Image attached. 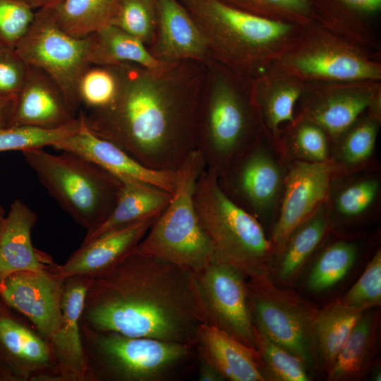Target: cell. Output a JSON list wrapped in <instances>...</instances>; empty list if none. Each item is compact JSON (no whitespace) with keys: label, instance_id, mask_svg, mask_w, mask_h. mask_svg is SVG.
Segmentation results:
<instances>
[{"label":"cell","instance_id":"obj_1","mask_svg":"<svg viewBox=\"0 0 381 381\" xmlns=\"http://www.w3.org/2000/svg\"><path fill=\"white\" fill-rule=\"evenodd\" d=\"M120 86L104 107L78 114L95 135L154 170L176 171L196 150L206 64L184 60L151 69L117 65Z\"/></svg>","mask_w":381,"mask_h":381},{"label":"cell","instance_id":"obj_2","mask_svg":"<svg viewBox=\"0 0 381 381\" xmlns=\"http://www.w3.org/2000/svg\"><path fill=\"white\" fill-rule=\"evenodd\" d=\"M80 323L94 330L195 346L207 315L193 271L136 250L91 278Z\"/></svg>","mask_w":381,"mask_h":381},{"label":"cell","instance_id":"obj_3","mask_svg":"<svg viewBox=\"0 0 381 381\" xmlns=\"http://www.w3.org/2000/svg\"><path fill=\"white\" fill-rule=\"evenodd\" d=\"M201 90L196 150L218 176L265 132L252 79L211 59Z\"/></svg>","mask_w":381,"mask_h":381},{"label":"cell","instance_id":"obj_4","mask_svg":"<svg viewBox=\"0 0 381 381\" xmlns=\"http://www.w3.org/2000/svg\"><path fill=\"white\" fill-rule=\"evenodd\" d=\"M193 19L212 59L253 79L291 44L303 25L253 15L219 0H178Z\"/></svg>","mask_w":381,"mask_h":381},{"label":"cell","instance_id":"obj_5","mask_svg":"<svg viewBox=\"0 0 381 381\" xmlns=\"http://www.w3.org/2000/svg\"><path fill=\"white\" fill-rule=\"evenodd\" d=\"M193 203L214 260L233 266L247 279L270 275L274 254L264 226L227 196L215 172L205 168L200 173Z\"/></svg>","mask_w":381,"mask_h":381},{"label":"cell","instance_id":"obj_6","mask_svg":"<svg viewBox=\"0 0 381 381\" xmlns=\"http://www.w3.org/2000/svg\"><path fill=\"white\" fill-rule=\"evenodd\" d=\"M80 328L87 381L174 380L197 355L195 346Z\"/></svg>","mask_w":381,"mask_h":381},{"label":"cell","instance_id":"obj_7","mask_svg":"<svg viewBox=\"0 0 381 381\" xmlns=\"http://www.w3.org/2000/svg\"><path fill=\"white\" fill-rule=\"evenodd\" d=\"M48 193L88 235L114 210L121 181L95 162L72 152L54 155L32 148L22 152Z\"/></svg>","mask_w":381,"mask_h":381},{"label":"cell","instance_id":"obj_8","mask_svg":"<svg viewBox=\"0 0 381 381\" xmlns=\"http://www.w3.org/2000/svg\"><path fill=\"white\" fill-rule=\"evenodd\" d=\"M205 168L198 150L176 170L171 199L138 246L137 251L197 272L214 260L212 245L193 203L195 182Z\"/></svg>","mask_w":381,"mask_h":381},{"label":"cell","instance_id":"obj_9","mask_svg":"<svg viewBox=\"0 0 381 381\" xmlns=\"http://www.w3.org/2000/svg\"><path fill=\"white\" fill-rule=\"evenodd\" d=\"M303 81H381V54L353 44L313 20L272 63Z\"/></svg>","mask_w":381,"mask_h":381},{"label":"cell","instance_id":"obj_10","mask_svg":"<svg viewBox=\"0 0 381 381\" xmlns=\"http://www.w3.org/2000/svg\"><path fill=\"white\" fill-rule=\"evenodd\" d=\"M248 296L254 326L269 339L318 368L313 323L318 309L270 275L247 279Z\"/></svg>","mask_w":381,"mask_h":381},{"label":"cell","instance_id":"obj_11","mask_svg":"<svg viewBox=\"0 0 381 381\" xmlns=\"http://www.w3.org/2000/svg\"><path fill=\"white\" fill-rule=\"evenodd\" d=\"M286 162L266 131L217 176L218 181L227 196L262 226L270 220L274 223Z\"/></svg>","mask_w":381,"mask_h":381},{"label":"cell","instance_id":"obj_12","mask_svg":"<svg viewBox=\"0 0 381 381\" xmlns=\"http://www.w3.org/2000/svg\"><path fill=\"white\" fill-rule=\"evenodd\" d=\"M90 36L68 34L57 24L53 8H45L35 12L30 26L15 48L28 65L56 83L77 114L80 105L76 87L82 71L90 63Z\"/></svg>","mask_w":381,"mask_h":381},{"label":"cell","instance_id":"obj_13","mask_svg":"<svg viewBox=\"0 0 381 381\" xmlns=\"http://www.w3.org/2000/svg\"><path fill=\"white\" fill-rule=\"evenodd\" d=\"M295 116L319 126L332 146L370 107L381 103V81H304Z\"/></svg>","mask_w":381,"mask_h":381},{"label":"cell","instance_id":"obj_14","mask_svg":"<svg viewBox=\"0 0 381 381\" xmlns=\"http://www.w3.org/2000/svg\"><path fill=\"white\" fill-rule=\"evenodd\" d=\"M340 174L332 161L287 160L279 206L269 236L274 257L291 233L327 202L332 181Z\"/></svg>","mask_w":381,"mask_h":381},{"label":"cell","instance_id":"obj_15","mask_svg":"<svg viewBox=\"0 0 381 381\" xmlns=\"http://www.w3.org/2000/svg\"><path fill=\"white\" fill-rule=\"evenodd\" d=\"M195 273L207 323L258 351L248 279L233 266L217 260Z\"/></svg>","mask_w":381,"mask_h":381},{"label":"cell","instance_id":"obj_16","mask_svg":"<svg viewBox=\"0 0 381 381\" xmlns=\"http://www.w3.org/2000/svg\"><path fill=\"white\" fill-rule=\"evenodd\" d=\"M0 381H63L50 341L9 307L0 309Z\"/></svg>","mask_w":381,"mask_h":381},{"label":"cell","instance_id":"obj_17","mask_svg":"<svg viewBox=\"0 0 381 381\" xmlns=\"http://www.w3.org/2000/svg\"><path fill=\"white\" fill-rule=\"evenodd\" d=\"M57 266L15 272L0 282V296L4 303L24 316L49 341L59 330L62 320L65 278Z\"/></svg>","mask_w":381,"mask_h":381},{"label":"cell","instance_id":"obj_18","mask_svg":"<svg viewBox=\"0 0 381 381\" xmlns=\"http://www.w3.org/2000/svg\"><path fill=\"white\" fill-rule=\"evenodd\" d=\"M79 130L52 147L78 154L106 169L120 179H129L147 182L170 193L176 186V171L149 169L132 158L113 143L93 133L82 117Z\"/></svg>","mask_w":381,"mask_h":381},{"label":"cell","instance_id":"obj_19","mask_svg":"<svg viewBox=\"0 0 381 381\" xmlns=\"http://www.w3.org/2000/svg\"><path fill=\"white\" fill-rule=\"evenodd\" d=\"M157 24L147 47L158 61L169 64L184 60L207 64L212 58L196 23L178 0H155Z\"/></svg>","mask_w":381,"mask_h":381},{"label":"cell","instance_id":"obj_20","mask_svg":"<svg viewBox=\"0 0 381 381\" xmlns=\"http://www.w3.org/2000/svg\"><path fill=\"white\" fill-rule=\"evenodd\" d=\"M78 121V115L56 83L42 70L29 65L10 126L59 129Z\"/></svg>","mask_w":381,"mask_h":381},{"label":"cell","instance_id":"obj_21","mask_svg":"<svg viewBox=\"0 0 381 381\" xmlns=\"http://www.w3.org/2000/svg\"><path fill=\"white\" fill-rule=\"evenodd\" d=\"M158 217L141 220L82 243L64 264L58 265L59 272L64 278H93L114 269L137 250L138 244Z\"/></svg>","mask_w":381,"mask_h":381},{"label":"cell","instance_id":"obj_22","mask_svg":"<svg viewBox=\"0 0 381 381\" xmlns=\"http://www.w3.org/2000/svg\"><path fill=\"white\" fill-rule=\"evenodd\" d=\"M91 278H65L61 302L62 320L49 341L63 381H87L80 321Z\"/></svg>","mask_w":381,"mask_h":381},{"label":"cell","instance_id":"obj_23","mask_svg":"<svg viewBox=\"0 0 381 381\" xmlns=\"http://www.w3.org/2000/svg\"><path fill=\"white\" fill-rule=\"evenodd\" d=\"M37 222L31 208L20 199L13 200L0 232V282L15 272L40 271L56 265L32 245V231Z\"/></svg>","mask_w":381,"mask_h":381},{"label":"cell","instance_id":"obj_24","mask_svg":"<svg viewBox=\"0 0 381 381\" xmlns=\"http://www.w3.org/2000/svg\"><path fill=\"white\" fill-rule=\"evenodd\" d=\"M197 356L213 365L230 381H265L258 351L207 323L199 327Z\"/></svg>","mask_w":381,"mask_h":381},{"label":"cell","instance_id":"obj_25","mask_svg":"<svg viewBox=\"0 0 381 381\" xmlns=\"http://www.w3.org/2000/svg\"><path fill=\"white\" fill-rule=\"evenodd\" d=\"M304 81L271 64L252 79L253 92L266 131L278 143L282 125L294 121Z\"/></svg>","mask_w":381,"mask_h":381},{"label":"cell","instance_id":"obj_26","mask_svg":"<svg viewBox=\"0 0 381 381\" xmlns=\"http://www.w3.org/2000/svg\"><path fill=\"white\" fill-rule=\"evenodd\" d=\"M331 230L325 202L291 233L274 257L270 274L272 280L280 286L293 285Z\"/></svg>","mask_w":381,"mask_h":381},{"label":"cell","instance_id":"obj_27","mask_svg":"<svg viewBox=\"0 0 381 381\" xmlns=\"http://www.w3.org/2000/svg\"><path fill=\"white\" fill-rule=\"evenodd\" d=\"M361 170L338 174L332 181L326 202L332 228L337 222L349 224L366 219L377 207L380 178L377 174Z\"/></svg>","mask_w":381,"mask_h":381},{"label":"cell","instance_id":"obj_28","mask_svg":"<svg viewBox=\"0 0 381 381\" xmlns=\"http://www.w3.org/2000/svg\"><path fill=\"white\" fill-rule=\"evenodd\" d=\"M117 202L107 219L95 231L85 235V243L141 220L159 216L169 205L172 193L153 184L121 179Z\"/></svg>","mask_w":381,"mask_h":381},{"label":"cell","instance_id":"obj_29","mask_svg":"<svg viewBox=\"0 0 381 381\" xmlns=\"http://www.w3.org/2000/svg\"><path fill=\"white\" fill-rule=\"evenodd\" d=\"M379 324L377 308L361 314L327 374L328 380H358L370 371L377 351Z\"/></svg>","mask_w":381,"mask_h":381},{"label":"cell","instance_id":"obj_30","mask_svg":"<svg viewBox=\"0 0 381 381\" xmlns=\"http://www.w3.org/2000/svg\"><path fill=\"white\" fill-rule=\"evenodd\" d=\"M363 313L344 305L338 298L317 310L313 323L317 363L326 375Z\"/></svg>","mask_w":381,"mask_h":381},{"label":"cell","instance_id":"obj_31","mask_svg":"<svg viewBox=\"0 0 381 381\" xmlns=\"http://www.w3.org/2000/svg\"><path fill=\"white\" fill-rule=\"evenodd\" d=\"M90 39V63L107 66L131 63L151 69L167 65L157 61L140 40L116 25L102 28Z\"/></svg>","mask_w":381,"mask_h":381},{"label":"cell","instance_id":"obj_32","mask_svg":"<svg viewBox=\"0 0 381 381\" xmlns=\"http://www.w3.org/2000/svg\"><path fill=\"white\" fill-rule=\"evenodd\" d=\"M380 123L381 116L368 108L332 146V161L341 174L360 170L371 160Z\"/></svg>","mask_w":381,"mask_h":381},{"label":"cell","instance_id":"obj_33","mask_svg":"<svg viewBox=\"0 0 381 381\" xmlns=\"http://www.w3.org/2000/svg\"><path fill=\"white\" fill-rule=\"evenodd\" d=\"M360 253L355 241L339 239L317 255L306 277V287L311 292L322 293L338 285L349 274Z\"/></svg>","mask_w":381,"mask_h":381},{"label":"cell","instance_id":"obj_34","mask_svg":"<svg viewBox=\"0 0 381 381\" xmlns=\"http://www.w3.org/2000/svg\"><path fill=\"white\" fill-rule=\"evenodd\" d=\"M119 0H64L53 8L57 24L76 37H87L114 20Z\"/></svg>","mask_w":381,"mask_h":381},{"label":"cell","instance_id":"obj_35","mask_svg":"<svg viewBox=\"0 0 381 381\" xmlns=\"http://www.w3.org/2000/svg\"><path fill=\"white\" fill-rule=\"evenodd\" d=\"M277 145L286 160L332 161V146L326 133L317 124L298 116L281 128Z\"/></svg>","mask_w":381,"mask_h":381},{"label":"cell","instance_id":"obj_36","mask_svg":"<svg viewBox=\"0 0 381 381\" xmlns=\"http://www.w3.org/2000/svg\"><path fill=\"white\" fill-rule=\"evenodd\" d=\"M257 350L265 381H309V368L298 357L255 327Z\"/></svg>","mask_w":381,"mask_h":381},{"label":"cell","instance_id":"obj_37","mask_svg":"<svg viewBox=\"0 0 381 381\" xmlns=\"http://www.w3.org/2000/svg\"><path fill=\"white\" fill-rule=\"evenodd\" d=\"M120 75L117 65L90 63L82 71L77 83L76 94L85 111L98 109L111 103L119 91ZM83 111V110H82Z\"/></svg>","mask_w":381,"mask_h":381},{"label":"cell","instance_id":"obj_38","mask_svg":"<svg viewBox=\"0 0 381 381\" xmlns=\"http://www.w3.org/2000/svg\"><path fill=\"white\" fill-rule=\"evenodd\" d=\"M80 127L77 123L59 129H44L26 126H8L0 129V152L24 151L32 148L53 146L73 135Z\"/></svg>","mask_w":381,"mask_h":381},{"label":"cell","instance_id":"obj_39","mask_svg":"<svg viewBox=\"0 0 381 381\" xmlns=\"http://www.w3.org/2000/svg\"><path fill=\"white\" fill-rule=\"evenodd\" d=\"M156 24L155 0H119L118 12L111 25L149 47L154 40Z\"/></svg>","mask_w":381,"mask_h":381},{"label":"cell","instance_id":"obj_40","mask_svg":"<svg viewBox=\"0 0 381 381\" xmlns=\"http://www.w3.org/2000/svg\"><path fill=\"white\" fill-rule=\"evenodd\" d=\"M338 300L364 312L381 304V250L377 249L354 284Z\"/></svg>","mask_w":381,"mask_h":381},{"label":"cell","instance_id":"obj_41","mask_svg":"<svg viewBox=\"0 0 381 381\" xmlns=\"http://www.w3.org/2000/svg\"><path fill=\"white\" fill-rule=\"evenodd\" d=\"M34 16L33 9L19 0H0V45L15 48Z\"/></svg>","mask_w":381,"mask_h":381},{"label":"cell","instance_id":"obj_42","mask_svg":"<svg viewBox=\"0 0 381 381\" xmlns=\"http://www.w3.org/2000/svg\"><path fill=\"white\" fill-rule=\"evenodd\" d=\"M28 68L16 48L0 45V95L17 97L25 83Z\"/></svg>","mask_w":381,"mask_h":381},{"label":"cell","instance_id":"obj_43","mask_svg":"<svg viewBox=\"0 0 381 381\" xmlns=\"http://www.w3.org/2000/svg\"><path fill=\"white\" fill-rule=\"evenodd\" d=\"M346 7L370 17L381 8V0H338Z\"/></svg>","mask_w":381,"mask_h":381},{"label":"cell","instance_id":"obj_44","mask_svg":"<svg viewBox=\"0 0 381 381\" xmlns=\"http://www.w3.org/2000/svg\"><path fill=\"white\" fill-rule=\"evenodd\" d=\"M16 98L0 95V129L10 126Z\"/></svg>","mask_w":381,"mask_h":381},{"label":"cell","instance_id":"obj_45","mask_svg":"<svg viewBox=\"0 0 381 381\" xmlns=\"http://www.w3.org/2000/svg\"><path fill=\"white\" fill-rule=\"evenodd\" d=\"M199 363L198 380L199 381H224L225 379L220 373L207 361L197 357Z\"/></svg>","mask_w":381,"mask_h":381},{"label":"cell","instance_id":"obj_46","mask_svg":"<svg viewBox=\"0 0 381 381\" xmlns=\"http://www.w3.org/2000/svg\"><path fill=\"white\" fill-rule=\"evenodd\" d=\"M32 9L37 8H54L64 0H19Z\"/></svg>","mask_w":381,"mask_h":381},{"label":"cell","instance_id":"obj_47","mask_svg":"<svg viewBox=\"0 0 381 381\" xmlns=\"http://www.w3.org/2000/svg\"><path fill=\"white\" fill-rule=\"evenodd\" d=\"M371 373V380L375 381L381 380V372H380V365L377 363H374L370 369Z\"/></svg>","mask_w":381,"mask_h":381},{"label":"cell","instance_id":"obj_48","mask_svg":"<svg viewBox=\"0 0 381 381\" xmlns=\"http://www.w3.org/2000/svg\"><path fill=\"white\" fill-rule=\"evenodd\" d=\"M5 217H6L5 211L4 208L1 207V205H0V232L3 226Z\"/></svg>","mask_w":381,"mask_h":381},{"label":"cell","instance_id":"obj_49","mask_svg":"<svg viewBox=\"0 0 381 381\" xmlns=\"http://www.w3.org/2000/svg\"><path fill=\"white\" fill-rule=\"evenodd\" d=\"M8 306L4 303V302L3 301L1 296H0V309H3V308H7Z\"/></svg>","mask_w":381,"mask_h":381}]
</instances>
